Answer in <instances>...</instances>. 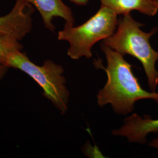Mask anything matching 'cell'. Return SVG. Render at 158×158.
I'll list each match as a JSON object with an SVG mask.
<instances>
[{"label":"cell","mask_w":158,"mask_h":158,"mask_svg":"<svg viewBox=\"0 0 158 158\" xmlns=\"http://www.w3.org/2000/svg\"><path fill=\"white\" fill-rule=\"evenodd\" d=\"M101 49L105 55L107 66L103 67L100 59L94 60V65L106 71L107 80L97 96L99 106L110 104L115 113L126 115L134 110L137 101L152 99L158 103V93L142 89L133 73V66L125 59L123 55L102 43Z\"/></svg>","instance_id":"obj_1"},{"label":"cell","mask_w":158,"mask_h":158,"mask_svg":"<svg viewBox=\"0 0 158 158\" xmlns=\"http://www.w3.org/2000/svg\"><path fill=\"white\" fill-rule=\"evenodd\" d=\"M143 26L135 21L131 14L122 15L114 34L103 40L102 44L124 56L129 55L137 59L144 69L149 89L155 92L158 85V71L156 68L158 51L151 45L150 39L158 29L154 28L146 32L141 29Z\"/></svg>","instance_id":"obj_2"},{"label":"cell","mask_w":158,"mask_h":158,"mask_svg":"<svg viewBox=\"0 0 158 158\" xmlns=\"http://www.w3.org/2000/svg\"><path fill=\"white\" fill-rule=\"evenodd\" d=\"M118 15L107 6H101L94 15L81 25L65 23L57 34L59 40L67 41V55L73 60L82 57L91 58L93 46L114 34L118 23Z\"/></svg>","instance_id":"obj_3"},{"label":"cell","mask_w":158,"mask_h":158,"mask_svg":"<svg viewBox=\"0 0 158 158\" xmlns=\"http://www.w3.org/2000/svg\"><path fill=\"white\" fill-rule=\"evenodd\" d=\"M6 66L27 74L40 85L43 95L62 114L66 113L70 94L61 65L48 59L39 66L32 62L23 51H17L9 57Z\"/></svg>","instance_id":"obj_4"},{"label":"cell","mask_w":158,"mask_h":158,"mask_svg":"<svg viewBox=\"0 0 158 158\" xmlns=\"http://www.w3.org/2000/svg\"><path fill=\"white\" fill-rule=\"evenodd\" d=\"M34 8L25 0H16L11 11L0 17V34L23 40L33 28Z\"/></svg>","instance_id":"obj_5"},{"label":"cell","mask_w":158,"mask_h":158,"mask_svg":"<svg viewBox=\"0 0 158 158\" xmlns=\"http://www.w3.org/2000/svg\"><path fill=\"white\" fill-rule=\"evenodd\" d=\"M124 123L120 128L113 130L112 134L126 137L130 142L143 144L147 142L148 134L158 132V118L152 119L146 115L141 118L133 114L125 119Z\"/></svg>","instance_id":"obj_6"},{"label":"cell","mask_w":158,"mask_h":158,"mask_svg":"<svg viewBox=\"0 0 158 158\" xmlns=\"http://www.w3.org/2000/svg\"><path fill=\"white\" fill-rule=\"evenodd\" d=\"M39 12L46 28L54 32L53 18L60 17L66 23L74 25V18L71 8L62 0H25Z\"/></svg>","instance_id":"obj_7"},{"label":"cell","mask_w":158,"mask_h":158,"mask_svg":"<svg viewBox=\"0 0 158 158\" xmlns=\"http://www.w3.org/2000/svg\"><path fill=\"white\" fill-rule=\"evenodd\" d=\"M101 6H107L117 15L130 14L134 11L149 17H154L158 12L153 0H100Z\"/></svg>","instance_id":"obj_8"},{"label":"cell","mask_w":158,"mask_h":158,"mask_svg":"<svg viewBox=\"0 0 158 158\" xmlns=\"http://www.w3.org/2000/svg\"><path fill=\"white\" fill-rule=\"evenodd\" d=\"M20 40L0 34V63L6 65L9 57L17 51H23Z\"/></svg>","instance_id":"obj_9"},{"label":"cell","mask_w":158,"mask_h":158,"mask_svg":"<svg viewBox=\"0 0 158 158\" xmlns=\"http://www.w3.org/2000/svg\"><path fill=\"white\" fill-rule=\"evenodd\" d=\"M9 68L5 64L0 63V81L3 79Z\"/></svg>","instance_id":"obj_10"},{"label":"cell","mask_w":158,"mask_h":158,"mask_svg":"<svg viewBox=\"0 0 158 158\" xmlns=\"http://www.w3.org/2000/svg\"><path fill=\"white\" fill-rule=\"evenodd\" d=\"M69 1H70L75 5L78 6H86L89 2V0H69Z\"/></svg>","instance_id":"obj_11"},{"label":"cell","mask_w":158,"mask_h":158,"mask_svg":"<svg viewBox=\"0 0 158 158\" xmlns=\"http://www.w3.org/2000/svg\"><path fill=\"white\" fill-rule=\"evenodd\" d=\"M149 145L150 147H152V148L158 149V138L152 140L149 143Z\"/></svg>","instance_id":"obj_12"},{"label":"cell","mask_w":158,"mask_h":158,"mask_svg":"<svg viewBox=\"0 0 158 158\" xmlns=\"http://www.w3.org/2000/svg\"><path fill=\"white\" fill-rule=\"evenodd\" d=\"M153 1H154V2H155V3L156 6L158 7V1H157V0H153Z\"/></svg>","instance_id":"obj_13"},{"label":"cell","mask_w":158,"mask_h":158,"mask_svg":"<svg viewBox=\"0 0 158 158\" xmlns=\"http://www.w3.org/2000/svg\"><path fill=\"white\" fill-rule=\"evenodd\" d=\"M157 1H158V0H157Z\"/></svg>","instance_id":"obj_14"}]
</instances>
